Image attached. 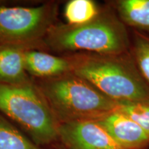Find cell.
Here are the masks:
<instances>
[{"mask_svg": "<svg viewBox=\"0 0 149 149\" xmlns=\"http://www.w3.org/2000/svg\"><path fill=\"white\" fill-rule=\"evenodd\" d=\"M71 72L120 103L149 102V88L130 51L122 54L82 53L69 57Z\"/></svg>", "mask_w": 149, "mask_h": 149, "instance_id": "obj_1", "label": "cell"}, {"mask_svg": "<svg viewBox=\"0 0 149 149\" xmlns=\"http://www.w3.org/2000/svg\"><path fill=\"white\" fill-rule=\"evenodd\" d=\"M44 41L56 51L113 55L130 51L131 44L126 25L110 8L101 9L95 18L81 25H53Z\"/></svg>", "mask_w": 149, "mask_h": 149, "instance_id": "obj_2", "label": "cell"}, {"mask_svg": "<svg viewBox=\"0 0 149 149\" xmlns=\"http://www.w3.org/2000/svg\"><path fill=\"white\" fill-rule=\"evenodd\" d=\"M38 88L59 124L97 120L121 105L71 72L46 79Z\"/></svg>", "mask_w": 149, "mask_h": 149, "instance_id": "obj_3", "label": "cell"}, {"mask_svg": "<svg viewBox=\"0 0 149 149\" xmlns=\"http://www.w3.org/2000/svg\"><path fill=\"white\" fill-rule=\"evenodd\" d=\"M0 111L18 123L35 144H49L59 139V123L32 82L22 85L0 82Z\"/></svg>", "mask_w": 149, "mask_h": 149, "instance_id": "obj_4", "label": "cell"}, {"mask_svg": "<svg viewBox=\"0 0 149 149\" xmlns=\"http://www.w3.org/2000/svg\"><path fill=\"white\" fill-rule=\"evenodd\" d=\"M55 8L45 4L36 7L0 6V45L22 47L45 37L53 25Z\"/></svg>", "mask_w": 149, "mask_h": 149, "instance_id": "obj_5", "label": "cell"}, {"mask_svg": "<svg viewBox=\"0 0 149 149\" xmlns=\"http://www.w3.org/2000/svg\"><path fill=\"white\" fill-rule=\"evenodd\" d=\"M58 139L65 149H122L97 120L60 123Z\"/></svg>", "mask_w": 149, "mask_h": 149, "instance_id": "obj_6", "label": "cell"}, {"mask_svg": "<svg viewBox=\"0 0 149 149\" xmlns=\"http://www.w3.org/2000/svg\"><path fill=\"white\" fill-rule=\"evenodd\" d=\"M97 121L122 149L149 148V136L135 121L119 109Z\"/></svg>", "mask_w": 149, "mask_h": 149, "instance_id": "obj_7", "label": "cell"}, {"mask_svg": "<svg viewBox=\"0 0 149 149\" xmlns=\"http://www.w3.org/2000/svg\"><path fill=\"white\" fill-rule=\"evenodd\" d=\"M24 63L28 73L44 79L59 77L71 72L70 58L60 57L34 50H26Z\"/></svg>", "mask_w": 149, "mask_h": 149, "instance_id": "obj_8", "label": "cell"}, {"mask_svg": "<svg viewBox=\"0 0 149 149\" xmlns=\"http://www.w3.org/2000/svg\"><path fill=\"white\" fill-rule=\"evenodd\" d=\"M26 50L25 47L19 46L0 45V82L11 85L31 82L24 63Z\"/></svg>", "mask_w": 149, "mask_h": 149, "instance_id": "obj_9", "label": "cell"}, {"mask_svg": "<svg viewBox=\"0 0 149 149\" xmlns=\"http://www.w3.org/2000/svg\"><path fill=\"white\" fill-rule=\"evenodd\" d=\"M115 5L123 23L149 35V0H120Z\"/></svg>", "mask_w": 149, "mask_h": 149, "instance_id": "obj_10", "label": "cell"}, {"mask_svg": "<svg viewBox=\"0 0 149 149\" xmlns=\"http://www.w3.org/2000/svg\"><path fill=\"white\" fill-rule=\"evenodd\" d=\"M130 52L141 77L149 88V35L134 30Z\"/></svg>", "mask_w": 149, "mask_h": 149, "instance_id": "obj_11", "label": "cell"}, {"mask_svg": "<svg viewBox=\"0 0 149 149\" xmlns=\"http://www.w3.org/2000/svg\"><path fill=\"white\" fill-rule=\"evenodd\" d=\"M100 10L91 0H71L65 6L64 17L69 25H81L95 18Z\"/></svg>", "mask_w": 149, "mask_h": 149, "instance_id": "obj_12", "label": "cell"}, {"mask_svg": "<svg viewBox=\"0 0 149 149\" xmlns=\"http://www.w3.org/2000/svg\"><path fill=\"white\" fill-rule=\"evenodd\" d=\"M0 149H42L0 115Z\"/></svg>", "mask_w": 149, "mask_h": 149, "instance_id": "obj_13", "label": "cell"}, {"mask_svg": "<svg viewBox=\"0 0 149 149\" xmlns=\"http://www.w3.org/2000/svg\"><path fill=\"white\" fill-rule=\"evenodd\" d=\"M119 110L135 121L149 136V102L121 103Z\"/></svg>", "mask_w": 149, "mask_h": 149, "instance_id": "obj_14", "label": "cell"}, {"mask_svg": "<svg viewBox=\"0 0 149 149\" xmlns=\"http://www.w3.org/2000/svg\"><path fill=\"white\" fill-rule=\"evenodd\" d=\"M61 149H63V148H61Z\"/></svg>", "mask_w": 149, "mask_h": 149, "instance_id": "obj_15", "label": "cell"}]
</instances>
